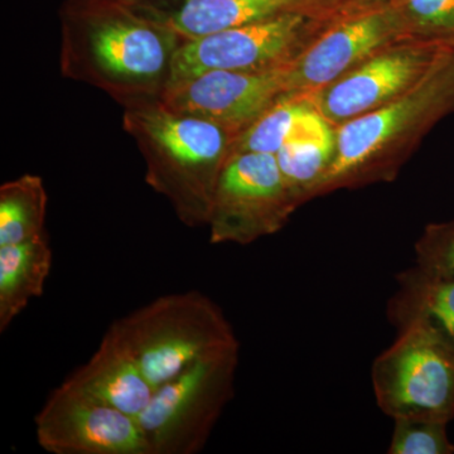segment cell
<instances>
[{
	"instance_id": "6da1fadb",
	"label": "cell",
	"mask_w": 454,
	"mask_h": 454,
	"mask_svg": "<svg viewBox=\"0 0 454 454\" xmlns=\"http://www.w3.org/2000/svg\"><path fill=\"white\" fill-rule=\"evenodd\" d=\"M59 18L62 76L103 90L124 109L162 100L184 41L178 33L106 3L66 0Z\"/></svg>"
},
{
	"instance_id": "7a4b0ae2",
	"label": "cell",
	"mask_w": 454,
	"mask_h": 454,
	"mask_svg": "<svg viewBox=\"0 0 454 454\" xmlns=\"http://www.w3.org/2000/svg\"><path fill=\"white\" fill-rule=\"evenodd\" d=\"M454 114V50L417 85L379 109L336 127L330 167L310 200L393 182L430 130Z\"/></svg>"
},
{
	"instance_id": "3957f363",
	"label": "cell",
	"mask_w": 454,
	"mask_h": 454,
	"mask_svg": "<svg viewBox=\"0 0 454 454\" xmlns=\"http://www.w3.org/2000/svg\"><path fill=\"white\" fill-rule=\"evenodd\" d=\"M122 128L142 153L148 186L168 200L182 223L206 226L217 182L239 133L172 112L160 101L124 109Z\"/></svg>"
},
{
	"instance_id": "277c9868",
	"label": "cell",
	"mask_w": 454,
	"mask_h": 454,
	"mask_svg": "<svg viewBox=\"0 0 454 454\" xmlns=\"http://www.w3.org/2000/svg\"><path fill=\"white\" fill-rule=\"evenodd\" d=\"M113 325L154 390L201 358L240 348L223 309L199 291L155 298Z\"/></svg>"
},
{
	"instance_id": "5b68a950",
	"label": "cell",
	"mask_w": 454,
	"mask_h": 454,
	"mask_svg": "<svg viewBox=\"0 0 454 454\" xmlns=\"http://www.w3.org/2000/svg\"><path fill=\"white\" fill-rule=\"evenodd\" d=\"M240 348L201 358L154 390L137 418L149 454H199L231 402Z\"/></svg>"
},
{
	"instance_id": "8992f818",
	"label": "cell",
	"mask_w": 454,
	"mask_h": 454,
	"mask_svg": "<svg viewBox=\"0 0 454 454\" xmlns=\"http://www.w3.org/2000/svg\"><path fill=\"white\" fill-rule=\"evenodd\" d=\"M397 333L393 345L372 364L379 408L394 420L450 423L454 418V349L422 324Z\"/></svg>"
},
{
	"instance_id": "52a82bcc",
	"label": "cell",
	"mask_w": 454,
	"mask_h": 454,
	"mask_svg": "<svg viewBox=\"0 0 454 454\" xmlns=\"http://www.w3.org/2000/svg\"><path fill=\"white\" fill-rule=\"evenodd\" d=\"M348 11L284 14L264 22L184 40L176 55L170 85L208 71H265L284 67Z\"/></svg>"
},
{
	"instance_id": "ba28073f",
	"label": "cell",
	"mask_w": 454,
	"mask_h": 454,
	"mask_svg": "<svg viewBox=\"0 0 454 454\" xmlns=\"http://www.w3.org/2000/svg\"><path fill=\"white\" fill-rule=\"evenodd\" d=\"M276 155L244 152L227 160L206 226L210 244L249 245L279 232L298 210Z\"/></svg>"
},
{
	"instance_id": "9c48e42d",
	"label": "cell",
	"mask_w": 454,
	"mask_h": 454,
	"mask_svg": "<svg viewBox=\"0 0 454 454\" xmlns=\"http://www.w3.org/2000/svg\"><path fill=\"white\" fill-rule=\"evenodd\" d=\"M450 50L454 49L434 42H395L336 82L310 92V98L317 109L337 127L404 94Z\"/></svg>"
},
{
	"instance_id": "30bf717a",
	"label": "cell",
	"mask_w": 454,
	"mask_h": 454,
	"mask_svg": "<svg viewBox=\"0 0 454 454\" xmlns=\"http://www.w3.org/2000/svg\"><path fill=\"white\" fill-rule=\"evenodd\" d=\"M35 438L51 454H149L138 420L64 381L35 418Z\"/></svg>"
},
{
	"instance_id": "8fae6325",
	"label": "cell",
	"mask_w": 454,
	"mask_h": 454,
	"mask_svg": "<svg viewBox=\"0 0 454 454\" xmlns=\"http://www.w3.org/2000/svg\"><path fill=\"white\" fill-rule=\"evenodd\" d=\"M411 40L391 3L348 11L291 62L286 92H315L325 88L379 51Z\"/></svg>"
},
{
	"instance_id": "7c38bea8",
	"label": "cell",
	"mask_w": 454,
	"mask_h": 454,
	"mask_svg": "<svg viewBox=\"0 0 454 454\" xmlns=\"http://www.w3.org/2000/svg\"><path fill=\"white\" fill-rule=\"evenodd\" d=\"M286 67L208 71L172 83L160 103L172 112L214 121L240 134L286 94Z\"/></svg>"
},
{
	"instance_id": "4fadbf2b",
	"label": "cell",
	"mask_w": 454,
	"mask_h": 454,
	"mask_svg": "<svg viewBox=\"0 0 454 454\" xmlns=\"http://www.w3.org/2000/svg\"><path fill=\"white\" fill-rule=\"evenodd\" d=\"M133 9L193 40L284 14H331L348 8L340 0H151Z\"/></svg>"
},
{
	"instance_id": "5bb4252c",
	"label": "cell",
	"mask_w": 454,
	"mask_h": 454,
	"mask_svg": "<svg viewBox=\"0 0 454 454\" xmlns=\"http://www.w3.org/2000/svg\"><path fill=\"white\" fill-rule=\"evenodd\" d=\"M65 381L134 418L145 411L154 394L129 346L113 325L88 363Z\"/></svg>"
},
{
	"instance_id": "9a60e30c",
	"label": "cell",
	"mask_w": 454,
	"mask_h": 454,
	"mask_svg": "<svg viewBox=\"0 0 454 454\" xmlns=\"http://www.w3.org/2000/svg\"><path fill=\"white\" fill-rule=\"evenodd\" d=\"M334 151L336 125L317 109L309 98L276 154L284 181L298 207L309 201L310 191L330 167Z\"/></svg>"
},
{
	"instance_id": "2e32d148",
	"label": "cell",
	"mask_w": 454,
	"mask_h": 454,
	"mask_svg": "<svg viewBox=\"0 0 454 454\" xmlns=\"http://www.w3.org/2000/svg\"><path fill=\"white\" fill-rule=\"evenodd\" d=\"M397 288L387 303V318L396 330L422 324L454 349V278L426 273L417 265L396 278Z\"/></svg>"
},
{
	"instance_id": "e0dca14e",
	"label": "cell",
	"mask_w": 454,
	"mask_h": 454,
	"mask_svg": "<svg viewBox=\"0 0 454 454\" xmlns=\"http://www.w3.org/2000/svg\"><path fill=\"white\" fill-rule=\"evenodd\" d=\"M49 236L0 247V333H5L32 300L41 298L52 270Z\"/></svg>"
},
{
	"instance_id": "ac0fdd59",
	"label": "cell",
	"mask_w": 454,
	"mask_h": 454,
	"mask_svg": "<svg viewBox=\"0 0 454 454\" xmlns=\"http://www.w3.org/2000/svg\"><path fill=\"white\" fill-rule=\"evenodd\" d=\"M49 196L40 176H20L0 186V247L47 235Z\"/></svg>"
},
{
	"instance_id": "d6986e66",
	"label": "cell",
	"mask_w": 454,
	"mask_h": 454,
	"mask_svg": "<svg viewBox=\"0 0 454 454\" xmlns=\"http://www.w3.org/2000/svg\"><path fill=\"white\" fill-rule=\"evenodd\" d=\"M309 98L310 92H286L278 98L267 112L239 134L232 154L255 152L276 155Z\"/></svg>"
},
{
	"instance_id": "ffe728a7",
	"label": "cell",
	"mask_w": 454,
	"mask_h": 454,
	"mask_svg": "<svg viewBox=\"0 0 454 454\" xmlns=\"http://www.w3.org/2000/svg\"><path fill=\"white\" fill-rule=\"evenodd\" d=\"M411 40L454 49V0H390Z\"/></svg>"
},
{
	"instance_id": "44dd1931",
	"label": "cell",
	"mask_w": 454,
	"mask_h": 454,
	"mask_svg": "<svg viewBox=\"0 0 454 454\" xmlns=\"http://www.w3.org/2000/svg\"><path fill=\"white\" fill-rule=\"evenodd\" d=\"M390 454H452L454 444L447 434V423L422 419H395Z\"/></svg>"
},
{
	"instance_id": "7402d4cb",
	"label": "cell",
	"mask_w": 454,
	"mask_h": 454,
	"mask_svg": "<svg viewBox=\"0 0 454 454\" xmlns=\"http://www.w3.org/2000/svg\"><path fill=\"white\" fill-rule=\"evenodd\" d=\"M415 265L426 273L454 278V219L429 223L415 244Z\"/></svg>"
},
{
	"instance_id": "603a6c76",
	"label": "cell",
	"mask_w": 454,
	"mask_h": 454,
	"mask_svg": "<svg viewBox=\"0 0 454 454\" xmlns=\"http://www.w3.org/2000/svg\"><path fill=\"white\" fill-rule=\"evenodd\" d=\"M340 2L348 9H364L387 4L390 0H340Z\"/></svg>"
},
{
	"instance_id": "cb8c5ba5",
	"label": "cell",
	"mask_w": 454,
	"mask_h": 454,
	"mask_svg": "<svg viewBox=\"0 0 454 454\" xmlns=\"http://www.w3.org/2000/svg\"><path fill=\"white\" fill-rule=\"evenodd\" d=\"M79 2L106 3V4H118L134 8L138 7L140 4H145L146 2H151V0H79Z\"/></svg>"
}]
</instances>
